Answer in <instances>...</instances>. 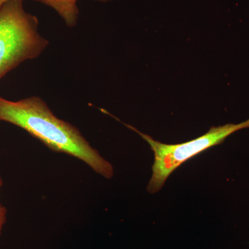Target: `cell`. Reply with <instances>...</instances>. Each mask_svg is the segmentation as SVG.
I'll return each mask as SVG.
<instances>
[{"mask_svg":"<svg viewBox=\"0 0 249 249\" xmlns=\"http://www.w3.org/2000/svg\"><path fill=\"white\" fill-rule=\"evenodd\" d=\"M3 186V180L0 175V191H1V187ZM6 209L4 206L0 204V234L2 230L3 226L6 222Z\"/></svg>","mask_w":249,"mask_h":249,"instance_id":"cell-5","label":"cell"},{"mask_svg":"<svg viewBox=\"0 0 249 249\" xmlns=\"http://www.w3.org/2000/svg\"><path fill=\"white\" fill-rule=\"evenodd\" d=\"M126 127L135 131L146 141L155 155L152 165V176L147 191L150 193L160 191L168 177L180 165L210 147L222 143L231 134L240 129L249 128V119L239 124H229L212 127L207 133L194 140L178 144L162 143L147 134L142 133L133 126L124 124Z\"/></svg>","mask_w":249,"mask_h":249,"instance_id":"cell-3","label":"cell"},{"mask_svg":"<svg viewBox=\"0 0 249 249\" xmlns=\"http://www.w3.org/2000/svg\"><path fill=\"white\" fill-rule=\"evenodd\" d=\"M49 6L56 11L63 19L65 24L70 28L74 27L78 23L79 9L77 2L79 0H34ZM94 1L107 2L111 0H94Z\"/></svg>","mask_w":249,"mask_h":249,"instance_id":"cell-4","label":"cell"},{"mask_svg":"<svg viewBox=\"0 0 249 249\" xmlns=\"http://www.w3.org/2000/svg\"><path fill=\"white\" fill-rule=\"evenodd\" d=\"M9 0H0V7L2 6L3 4H4L5 3L7 2Z\"/></svg>","mask_w":249,"mask_h":249,"instance_id":"cell-6","label":"cell"},{"mask_svg":"<svg viewBox=\"0 0 249 249\" xmlns=\"http://www.w3.org/2000/svg\"><path fill=\"white\" fill-rule=\"evenodd\" d=\"M38 26L37 18L24 9V0H9L0 7V80L48 47Z\"/></svg>","mask_w":249,"mask_h":249,"instance_id":"cell-2","label":"cell"},{"mask_svg":"<svg viewBox=\"0 0 249 249\" xmlns=\"http://www.w3.org/2000/svg\"><path fill=\"white\" fill-rule=\"evenodd\" d=\"M0 121L18 126L50 150L85 162L103 178L114 175L112 165L93 148L78 127L58 119L38 96L11 101L0 96Z\"/></svg>","mask_w":249,"mask_h":249,"instance_id":"cell-1","label":"cell"}]
</instances>
